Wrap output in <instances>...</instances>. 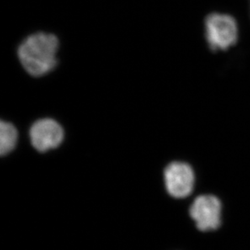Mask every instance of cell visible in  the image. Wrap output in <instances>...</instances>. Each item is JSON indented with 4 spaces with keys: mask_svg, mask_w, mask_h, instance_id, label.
<instances>
[{
    "mask_svg": "<svg viewBox=\"0 0 250 250\" xmlns=\"http://www.w3.org/2000/svg\"><path fill=\"white\" fill-rule=\"evenodd\" d=\"M58 38L53 34L38 33L29 36L20 45L18 57L29 75L42 76L56 65Z\"/></svg>",
    "mask_w": 250,
    "mask_h": 250,
    "instance_id": "obj_1",
    "label": "cell"
},
{
    "mask_svg": "<svg viewBox=\"0 0 250 250\" xmlns=\"http://www.w3.org/2000/svg\"><path fill=\"white\" fill-rule=\"evenodd\" d=\"M222 206L214 195L198 196L189 208V215L198 230L203 231L215 230L221 223Z\"/></svg>",
    "mask_w": 250,
    "mask_h": 250,
    "instance_id": "obj_3",
    "label": "cell"
},
{
    "mask_svg": "<svg viewBox=\"0 0 250 250\" xmlns=\"http://www.w3.org/2000/svg\"><path fill=\"white\" fill-rule=\"evenodd\" d=\"M17 142V131L11 123L2 121L0 123V153L2 156L9 153Z\"/></svg>",
    "mask_w": 250,
    "mask_h": 250,
    "instance_id": "obj_6",
    "label": "cell"
},
{
    "mask_svg": "<svg viewBox=\"0 0 250 250\" xmlns=\"http://www.w3.org/2000/svg\"><path fill=\"white\" fill-rule=\"evenodd\" d=\"M249 6H250V0H249Z\"/></svg>",
    "mask_w": 250,
    "mask_h": 250,
    "instance_id": "obj_7",
    "label": "cell"
},
{
    "mask_svg": "<svg viewBox=\"0 0 250 250\" xmlns=\"http://www.w3.org/2000/svg\"><path fill=\"white\" fill-rule=\"evenodd\" d=\"M165 182L170 195L173 198H186L194 189V171L187 164L172 162L165 170Z\"/></svg>",
    "mask_w": 250,
    "mask_h": 250,
    "instance_id": "obj_4",
    "label": "cell"
},
{
    "mask_svg": "<svg viewBox=\"0 0 250 250\" xmlns=\"http://www.w3.org/2000/svg\"><path fill=\"white\" fill-rule=\"evenodd\" d=\"M31 143L38 151L55 148L63 139V130L56 121L44 118L36 122L30 129Z\"/></svg>",
    "mask_w": 250,
    "mask_h": 250,
    "instance_id": "obj_5",
    "label": "cell"
},
{
    "mask_svg": "<svg viewBox=\"0 0 250 250\" xmlns=\"http://www.w3.org/2000/svg\"><path fill=\"white\" fill-rule=\"evenodd\" d=\"M204 37L211 51H226L238 42L237 21L226 13L212 12L204 21Z\"/></svg>",
    "mask_w": 250,
    "mask_h": 250,
    "instance_id": "obj_2",
    "label": "cell"
}]
</instances>
